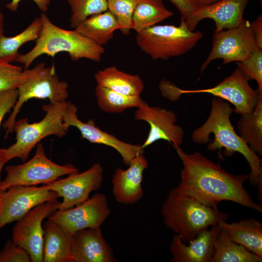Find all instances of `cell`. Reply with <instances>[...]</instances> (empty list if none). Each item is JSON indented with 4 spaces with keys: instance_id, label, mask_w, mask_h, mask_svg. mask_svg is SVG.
<instances>
[{
    "instance_id": "24",
    "label": "cell",
    "mask_w": 262,
    "mask_h": 262,
    "mask_svg": "<svg viewBox=\"0 0 262 262\" xmlns=\"http://www.w3.org/2000/svg\"><path fill=\"white\" fill-rule=\"evenodd\" d=\"M119 28L115 17L107 10L87 18L74 29L94 43L103 47Z\"/></svg>"
},
{
    "instance_id": "14",
    "label": "cell",
    "mask_w": 262,
    "mask_h": 262,
    "mask_svg": "<svg viewBox=\"0 0 262 262\" xmlns=\"http://www.w3.org/2000/svg\"><path fill=\"white\" fill-rule=\"evenodd\" d=\"M111 213L107 196L98 193L74 208L56 210L48 219L73 234L84 229L100 227Z\"/></svg>"
},
{
    "instance_id": "33",
    "label": "cell",
    "mask_w": 262,
    "mask_h": 262,
    "mask_svg": "<svg viewBox=\"0 0 262 262\" xmlns=\"http://www.w3.org/2000/svg\"><path fill=\"white\" fill-rule=\"evenodd\" d=\"M23 69L0 59V91L17 89Z\"/></svg>"
},
{
    "instance_id": "37",
    "label": "cell",
    "mask_w": 262,
    "mask_h": 262,
    "mask_svg": "<svg viewBox=\"0 0 262 262\" xmlns=\"http://www.w3.org/2000/svg\"><path fill=\"white\" fill-rule=\"evenodd\" d=\"M22 0H11L6 4V7L12 12H16L18 8L20 2ZM43 13L47 12L51 0H32Z\"/></svg>"
},
{
    "instance_id": "20",
    "label": "cell",
    "mask_w": 262,
    "mask_h": 262,
    "mask_svg": "<svg viewBox=\"0 0 262 262\" xmlns=\"http://www.w3.org/2000/svg\"><path fill=\"white\" fill-rule=\"evenodd\" d=\"M221 228L216 224L201 231L188 243L175 234L170 245L172 262H210L215 240Z\"/></svg>"
},
{
    "instance_id": "8",
    "label": "cell",
    "mask_w": 262,
    "mask_h": 262,
    "mask_svg": "<svg viewBox=\"0 0 262 262\" xmlns=\"http://www.w3.org/2000/svg\"><path fill=\"white\" fill-rule=\"evenodd\" d=\"M5 170L6 176L0 182L2 191L12 185L44 184L62 176L80 172L73 164L61 165L51 161L47 157L40 142L36 145L35 154L31 159L21 164L7 165Z\"/></svg>"
},
{
    "instance_id": "11",
    "label": "cell",
    "mask_w": 262,
    "mask_h": 262,
    "mask_svg": "<svg viewBox=\"0 0 262 262\" xmlns=\"http://www.w3.org/2000/svg\"><path fill=\"white\" fill-rule=\"evenodd\" d=\"M58 202L47 201L35 206L16 220L13 227L12 241L27 252L32 262H43L42 222L57 210Z\"/></svg>"
},
{
    "instance_id": "29",
    "label": "cell",
    "mask_w": 262,
    "mask_h": 262,
    "mask_svg": "<svg viewBox=\"0 0 262 262\" xmlns=\"http://www.w3.org/2000/svg\"><path fill=\"white\" fill-rule=\"evenodd\" d=\"M95 90L98 106L108 113H120L129 108H138L144 101L140 96H127L98 85Z\"/></svg>"
},
{
    "instance_id": "16",
    "label": "cell",
    "mask_w": 262,
    "mask_h": 262,
    "mask_svg": "<svg viewBox=\"0 0 262 262\" xmlns=\"http://www.w3.org/2000/svg\"><path fill=\"white\" fill-rule=\"evenodd\" d=\"M76 106L70 101H67L63 120L69 127L77 128L82 138L91 143L105 145L113 147L120 154L124 164L128 166L133 158L144 154L142 146L120 140L114 135L97 127L93 119H90L87 122H82L78 118Z\"/></svg>"
},
{
    "instance_id": "13",
    "label": "cell",
    "mask_w": 262,
    "mask_h": 262,
    "mask_svg": "<svg viewBox=\"0 0 262 262\" xmlns=\"http://www.w3.org/2000/svg\"><path fill=\"white\" fill-rule=\"evenodd\" d=\"M57 193L43 184L42 186L12 185L1 193L0 229L16 221L35 206L57 200Z\"/></svg>"
},
{
    "instance_id": "23",
    "label": "cell",
    "mask_w": 262,
    "mask_h": 262,
    "mask_svg": "<svg viewBox=\"0 0 262 262\" xmlns=\"http://www.w3.org/2000/svg\"><path fill=\"white\" fill-rule=\"evenodd\" d=\"M97 85L127 96H139L144 88L139 75L126 73L112 66L98 71L94 75Z\"/></svg>"
},
{
    "instance_id": "40",
    "label": "cell",
    "mask_w": 262,
    "mask_h": 262,
    "mask_svg": "<svg viewBox=\"0 0 262 262\" xmlns=\"http://www.w3.org/2000/svg\"><path fill=\"white\" fill-rule=\"evenodd\" d=\"M3 15L0 9V37L3 35Z\"/></svg>"
},
{
    "instance_id": "1",
    "label": "cell",
    "mask_w": 262,
    "mask_h": 262,
    "mask_svg": "<svg viewBox=\"0 0 262 262\" xmlns=\"http://www.w3.org/2000/svg\"><path fill=\"white\" fill-rule=\"evenodd\" d=\"M175 148L183 165L178 189L214 208L226 200L262 212V206L244 187L249 174H230L199 152L189 154L180 147Z\"/></svg>"
},
{
    "instance_id": "5",
    "label": "cell",
    "mask_w": 262,
    "mask_h": 262,
    "mask_svg": "<svg viewBox=\"0 0 262 262\" xmlns=\"http://www.w3.org/2000/svg\"><path fill=\"white\" fill-rule=\"evenodd\" d=\"M66 105V101L43 105L46 115L37 122L29 123L27 118L16 120L13 128L16 142L7 148L0 147V158L5 164L15 158L25 162L43 139L50 135L64 136L70 127L63 120Z\"/></svg>"
},
{
    "instance_id": "36",
    "label": "cell",
    "mask_w": 262,
    "mask_h": 262,
    "mask_svg": "<svg viewBox=\"0 0 262 262\" xmlns=\"http://www.w3.org/2000/svg\"><path fill=\"white\" fill-rule=\"evenodd\" d=\"M179 11L180 20H186L198 7L197 0H168Z\"/></svg>"
},
{
    "instance_id": "35",
    "label": "cell",
    "mask_w": 262,
    "mask_h": 262,
    "mask_svg": "<svg viewBox=\"0 0 262 262\" xmlns=\"http://www.w3.org/2000/svg\"><path fill=\"white\" fill-rule=\"evenodd\" d=\"M17 97V89L0 91V128L5 115L12 110Z\"/></svg>"
},
{
    "instance_id": "26",
    "label": "cell",
    "mask_w": 262,
    "mask_h": 262,
    "mask_svg": "<svg viewBox=\"0 0 262 262\" xmlns=\"http://www.w3.org/2000/svg\"><path fill=\"white\" fill-rule=\"evenodd\" d=\"M262 258L233 242L221 229L214 243L210 262H261Z\"/></svg>"
},
{
    "instance_id": "15",
    "label": "cell",
    "mask_w": 262,
    "mask_h": 262,
    "mask_svg": "<svg viewBox=\"0 0 262 262\" xmlns=\"http://www.w3.org/2000/svg\"><path fill=\"white\" fill-rule=\"evenodd\" d=\"M137 120L147 122L150 129L148 136L142 147H145L156 141L164 140L175 148L183 142L184 131L181 127L176 124V115L171 110L158 106H150L144 100L134 113Z\"/></svg>"
},
{
    "instance_id": "19",
    "label": "cell",
    "mask_w": 262,
    "mask_h": 262,
    "mask_svg": "<svg viewBox=\"0 0 262 262\" xmlns=\"http://www.w3.org/2000/svg\"><path fill=\"white\" fill-rule=\"evenodd\" d=\"M147 167L148 162L143 154L133 158L127 169H115L112 183L113 194L117 202L134 204L142 197L143 173Z\"/></svg>"
},
{
    "instance_id": "41",
    "label": "cell",
    "mask_w": 262,
    "mask_h": 262,
    "mask_svg": "<svg viewBox=\"0 0 262 262\" xmlns=\"http://www.w3.org/2000/svg\"><path fill=\"white\" fill-rule=\"evenodd\" d=\"M5 164V163L0 158V174L1 172V170ZM2 192L3 191H2L1 190L0 185V195Z\"/></svg>"
},
{
    "instance_id": "42",
    "label": "cell",
    "mask_w": 262,
    "mask_h": 262,
    "mask_svg": "<svg viewBox=\"0 0 262 262\" xmlns=\"http://www.w3.org/2000/svg\"><path fill=\"white\" fill-rule=\"evenodd\" d=\"M260 3L261 7L262 8V0H258Z\"/></svg>"
},
{
    "instance_id": "39",
    "label": "cell",
    "mask_w": 262,
    "mask_h": 262,
    "mask_svg": "<svg viewBox=\"0 0 262 262\" xmlns=\"http://www.w3.org/2000/svg\"><path fill=\"white\" fill-rule=\"evenodd\" d=\"M220 0H197L198 7L207 5Z\"/></svg>"
},
{
    "instance_id": "25",
    "label": "cell",
    "mask_w": 262,
    "mask_h": 262,
    "mask_svg": "<svg viewBox=\"0 0 262 262\" xmlns=\"http://www.w3.org/2000/svg\"><path fill=\"white\" fill-rule=\"evenodd\" d=\"M163 0H138L131 19V29L137 33L171 17Z\"/></svg>"
},
{
    "instance_id": "30",
    "label": "cell",
    "mask_w": 262,
    "mask_h": 262,
    "mask_svg": "<svg viewBox=\"0 0 262 262\" xmlns=\"http://www.w3.org/2000/svg\"><path fill=\"white\" fill-rule=\"evenodd\" d=\"M71 15L70 27L75 29L87 18L108 10L107 0H67Z\"/></svg>"
},
{
    "instance_id": "18",
    "label": "cell",
    "mask_w": 262,
    "mask_h": 262,
    "mask_svg": "<svg viewBox=\"0 0 262 262\" xmlns=\"http://www.w3.org/2000/svg\"><path fill=\"white\" fill-rule=\"evenodd\" d=\"M70 258L71 262H116L100 227L84 229L72 234Z\"/></svg>"
},
{
    "instance_id": "28",
    "label": "cell",
    "mask_w": 262,
    "mask_h": 262,
    "mask_svg": "<svg viewBox=\"0 0 262 262\" xmlns=\"http://www.w3.org/2000/svg\"><path fill=\"white\" fill-rule=\"evenodd\" d=\"M42 27L40 17L35 18L22 32L12 37H0V59L11 63L19 54L18 50L25 43L35 41L39 36Z\"/></svg>"
},
{
    "instance_id": "21",
    "label": "cell",
    "mask_w": 262,
    "mask_h": 262,
    "mask_svg": "<svg viewBox=\"0 0 262 262\" xmlns=\"http://www.w3.org/2000/svg\"><path fill=\"white\" fill-rule=\"evenodd\" d=\"M43 262H71L72 234L48 219L44 225Z\"/></svg>"
},
{
    "instance_id": "32",
    "label": "cell",
    "mask_w": 262,
    "mask_h": 262,
    "mask_svg": "<svg viewBox=\"0 0 262 262\" xmlns=\"http://www.w3.org/2000/svg\"><path fill=\"white\" fill-rule=\"evenodd\" d=\"M237 65L250 80L257 82L258 90L262 92V49H256L246 60L237 62Z\"/></svg>"
},
{
    "instance_id": "7",
    "label": "cell",
    "mask_w": 262,
    "mask_h": 262,
    "mask_svg": "<svg viewBox=\"0 0 262 262\" xmlns=\"http://www.w3.org/2000/svg\"><path fill=\"white\" fill-rule=\"evenodd\" d=\"M200 31H192L185 21L179 26L156 25L136 33V43L153 60H166L187 53L203 37Z\"/></svg>"
},
{
    "instance_id": "9",
    "label": "cell",
    "mask_w": 262,
    "mask_h": 262,
    "mask_svg": "<svg viewBox=\"0 0 262 262\" xmlns=\"http://www.w3.org/2000/svg\"><path fill=\"white\" fill-rule=\"evenodd\" d=\"M250 79L238 66L229 76L216 86L207 89L184 90L171 83L168 95L171 100H176L184 94L208 93L227 100L234 105V112L242 115L252 112L262 92L253 89L249 84Z\"/></svg>"
},
{
    "instance_id": "12",
    "label": "cell",
    "mask_w": 262,
    "mask_h": 262,
    "mask_svg": "<svg viewBox=\"0 0 262 262\" xmlns=\"http://www.w3.org/2000/svg\"><path fill=\"white\" fill-rule=\"evenodd\" d=\"M103 172L101 165L96 163L83 172L69 174L44 184L55 192L58 197H63V201L58 203L57 210L68 209L85 201L92 192L101 187Z\"/></svg>"
},
{
    "instance_id": "4",
    "label": "cell",
    "mask_w": 262,
    "mask_h": 262,
    "mask_svg": "<svg viewBox=\"0 0 262 262\" xmlns=\"http://www.w3.org/2000/svg\"><path fill=\"white\" fill-rule=\"evenodd\" d=\"M42 27L35 46L24 54H19L16 62L29 68L33 62L42 55L54 57L61 52L68 54L73 61L82 58L95 62L101 60L105 50L103 47L98 45L80 34L75 29L67 30L53 23L45 13L40 16Z\"/></svg>"
},
{
    "instance_id": "31",
    "label": "cell",
    "mask_w": 262,
    "mask_h": 262,
    "mask_svg": "<svg viewBox=\"0 0 262 262\" xmlns=\"http://www.w3.org/2000/svg\"><path fill=\"white\" fill-rule=\"evenodd\" d=\"M138 0H107L108 10L115 17L124 35H128L132 30L131 19Z\"/></svg>"
},
{
    "instance_id": "43",
    "label": "cell",
    "mask_w": 262,
    "mask_h": 262,
    "mask_svg": "<svg viewBox=\"0 0 262 262\" xmlns=\"http://www.w3.org/2000/svg\"><path fill=\"white\" fill-rule=\"evenodd\" d=\"M1 193L0 195V203L1 199Z\"/></svg>"
},
{
    "instance_id": "34",
    "label": "cell",
    "mask_w": 262,
    "mask_h": 262,
    "mask_svg": "<svg viewBox=\"0 0 262 262\" xmlns=\"http://www.w3.org/2000/svg\"><path fill=\"white\" fill-rule=\"evenodd\" d=\"M32 259L21 246L8 240L0 251V262H31Z\"/></svg>"
},
{
    "instance_id": "3",
    "label": "cell",
    "mask_w": 262,
    "mask_h": 262,
    "mask_svg": "<svg viewBox=\"0 0 262 262\" xmlns=\"http://www.w3.org/2000/svg\"><path fill=\"white\" fill-rule=\"evenodd\" d=\"M161 213L165 226L185 243L202 230L229 218L228 214L218 208L203 204L176 187L170 190Z\"/></svg>"
},
{
    "instance_id": "38",
    "label": "cell",
    "mask_w": 262,
    "mask_h": 262,
    "mask_svg": "<svg viewBox=\"0 0 262 262\" xmlns=\"http://www.w3.org/2000/svg\"><path fill=\"white\" fill-rule=\"evenodd\" d=\"M250 26L258 48L262 49V14H260L253 22L250 23Z\"/></svg>"
},
{
    "instance_id": "6",
    "label": "cell",
    "mask_w": 262,
    "mask_h": 262,
    "mask_svg": "<svg viewBox=\"0 0 262 262\" xmlns=\"http://www.w3.org/2000/svg\"><path fill=\"white\" fill-rule=\"evenodd\" d=\"M68 88V83L60 81L56 75L54 64L46 66L45 63H39L33 68L23 70L17 87V100L2 124L5 130L4 139L13 132L16 116L25 102L32 98L48 99L49 103L66 101L69 97Z\"/></svg>"
},
{
    "instance_id": "10",
    "label": "cell",
    "mask_w": 262,
    "mask_h": 262,
    "mask_svg": "<svg viewBox=\"0 0 262 262\" xmlns=\"http://www.w3.org/2000/svg\"><path fill=\"white\" fill-rule=\"evenodd\" d=\"M258 48L251 29L250 22L244 19L237 26L220 32H214L212 49L200 66L202 73L212 61L223 60V64L246 60Z\"/></svg>"
},
{
    "instance_id": "17",
    "label": "cell",
    "mask_w": 262,
    "mask_h": 262,
    "mask_svg": "<svg viewBox=\"0 0 262 262\" xmlns=\"http://www.w3.org/2000/svg\"><path fill=\"white\" fill-rule=\"evenodd\" d=\"M250 0H220L198 7L184 20L189 29L194 31L202 20L211 19L215 23L214 32L234 28L244 20V14Z\"/></svg>"
},
{
    "instance_id": "27",
    "label": "cell",
    "mask_w": 262,
    "mask_h": 262,
    "mask_svg": "<svg viewBox=\"0 0 262 262\" xmlns=\"http://www.w3.org/2000/svg\"><path fill=\"white\" fill-rule=\"evenodd\" d=\"M237 126L240 137L258 156L262 155V96L253 110L241 115Z\"/></svg>"
},
{
    "instance_id": "22",
    "label": "cell",
    "mask_w": 262,
    "mask_h": 262,
    "mask_svg": "<svg viewBox=\"0 0 262 262\" xmlns=\"http://www.w3.org/2000/svg\"><path fill=\"white\" fill-rule=\"evenodd\" d=\"M235 243L243 246L250 252L262 258V224L254 218L228 223H218Z\"/></svg>"
},
{
    "instance_id": "2",
    "label": "cell",
    "mask_w": 262,
    "mask_h": 262,
    "mask_svg": "<svg viewBox=\"0 0 262 262\" xmlns=\"http://www.w3.org/2000/svg\"><path fill=\"white\" fill-rule=\"evenodd\" d=\"M233 112L234 110L229 103L214 97L208 118L202 126L194 131L192 140L196 144H206L210 142L209 136L213 134V140L208 143L207 149L216 151L221 159H223V148L224 154L226 156H231L236 152L241 153L250 168L248 179L250 183L253 185L262 186V160L234 131L230 119Z\"/></svg>"
}]
</instances>
